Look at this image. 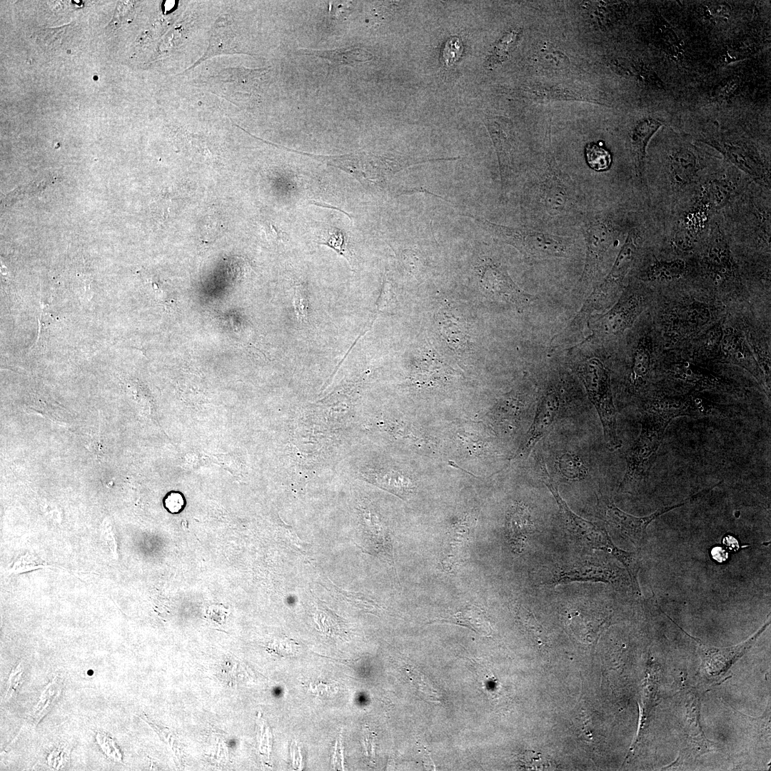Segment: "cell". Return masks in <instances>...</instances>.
Listing matches in <instances>:
<instances>
[{
    "instance_id": "cell-29",
    "label": "cell",
    "mask_w": 771,
    "mask_h": 771,
    "mask_svg": "<svg viewBox=\"0 0 771 771\" xmlns=\"http://www.w3.org/2000/svg\"><path fill=\"white\" fill-rule=\"evenodd\" d=\"M69 749L67 746H60L54 749L48 756V763L54 769L59 770L66 766L69 760Z\"/></svg>"
},
{
    "instance_id": "cell-30",
    "label": "cell",
    "mask_w": 771,
    "mask_h": 771,
    "mask_svg": "<svg viewBox=\"0 0 771 771\" xmlns=\"http://www.w3.org/2000/svg\"><path fill=\"white\" fill-rule=\"evenodd\" d=\"M352 4V2L348 1L334 2L330 8V16L339 20L346 18L353 10Z\"/></svg>"
},
{
    "instance_id": "cell-1",
    "label": "cell",
    "mask_w": 771,
    "mask_h": 771,
    "mask_svg": "<svg viewBox=\"0 0 771 771\" xmlns=\"http://www.w3.org/2000/svg\"><path fill=\"white\" fill-rule=\"evenodd\" d=\"M675 418L671 412L657 404L642 414L640 434L626 455V468L619 485L620 491L631 492L647 478L665 430Z\"/></svg>"
},
{
    "instance_id": "cell-15",
    "label": "cell",
    "mask_w": 771,
    "mask_h": 771,
    "mask_svg": "<svg viewBox=\"0 0 771 771\" xmlns=\"http://www.w3.org/2000/svg\"><path fill=\"white\" fill-rule=\"evenodd\" d=\"M637 248V237L635 231L629 233L608 276L599 285L610 293L614 286L625 276L633 261Z\"/></svg>"
},
{
    "instance_id": "cell-25",
    "label": "cell",
    "mask_w": 771,
    "mask_h": 771,
    "mask_svg": "<svg viewBox=\"0 0 771 771\" xmlns=\"http://www.w3.org/2000/svg\"><path fill=\"white\" fill-rule=\"evenodd\" d=\"M293 303L297 318L301 322H306L308 318V299L301 286L295 288Z\"/></svg>"
},
{
    "instance_id": "cell-18",
    "label": "cell",
    "mask_w": 771,
    "mask_h": 771,
    "mask_svg": "<svg viewBox=\"0 0 771 771\" xmlns=\"http://www.w3.org/2000/svg\"><path fill=\"white\" fill-rule=\"evenodd\" d=\"M486 124L498 155L502 188L504 190L510 178L511 145L506 132L498 123L492 121Z\"/></svg>"
},
{
    "instance_id": "cell-21",
    "label": "cell",
    "mask_w": 771,
    "mask_h": 771,
    "mask_svg": "<svg viewBox=\"0 0 771 771\" xmlns=\"http://www.w3.org/2000/svg\"><path fill=\"white\" fill-rule=\"evenodd\" d=\"M585 156L589 166L595 171L606 170L611 163L610 153L595 143L586 146Z\"/></svg>"
},
{
    "instance_id": "cell-4",
    "label": "cell",
    "mask_w": 771,
    "mask_h": 771,
    "mask_svg": "<svg viewBox=\"0 0 771 771\" xmlns=\"http://www.w3.org/2000/svg\"><path fill=\"white\" fill-rule=\"evenodd\" d=\"M538 183V206L548 219L561 218L578 208L575 187L556 164L550 162Z\"/></svg>"
},
{
    "instance_id": "cell-13",
    "label": "cell",
    "mask_w": 771,
    "mask_h": 771,
    "mask_svg": "<svg viewBox=\"0 0 771 771\" xmlns=\"http://www.w3.org/2000/svg\"><path fill=\"white\" fill-rule=\"evenodd\" d=\"M533 523L527 506L522 504L513 505L507 515L506 529L508 542L513 550L521 553L525 548Z\"/></svg>"
},
{
    "instance_id": "cell-20",
    "label": "cell",
    "mask_w": 771,
    "mask_h": 771,
    "mask_svg": "<svg viewBox=\"0 0 771 771\" xmlns=\"http://www.w3.org/2000/svg\"><path fill=\"white\" fill-rule=\"evenodd\" d=\"M558 465L561 474L567 479L580 480L587 475V468L580 458L574 454L563 453L558 458Z\"/></svg>"
},
{
    "instance_id": "cell-6",
    "label": "cell",
    "mask_w": 771,
    "mask_h": 771,
    "mask_svg": "<svg viewBox=\"0 0 771 771\" xmlns=\"http://www.w3.org/2000/svg\"><path fill=\"white\" fill-rule=\"evenodd\" d=\"M710 490L711 488L705 489L682 502L673 505L660 508L650 515L643 517H636L623 511L612 500L608 498L601 500L600 508L607 523L617 530L623 537L629 539L637 548H640L647 540L646 529L651 522L664 513L693 501L695 498L706 494Z\"/></svg>"
},
{
    "instance_id": "cell-12",
    "label": "cell",
    "mask_w": 771,
    "mask_h": 771,
    "mask_svg": "<svg viewBox=\"0 0 771 771\" xmlns=\"http://www.w3.org/2000/svg\"><path fill=\"white\" fill-rule=\"evenodd\" d=\"M560 408V398L554 390H549L540 398L532 425L523 446L517 455L520 458L528 455L535 445L549 431Z\"/></svg>"
},
{
    "instance_id": "cell-16",
    "label": "cell",
    "mask_w": 771,
    "mask_h": 771,
    "mask_svg": "<svg viewBox=\"0 0 771 771\" xmlns=\"http://www.w3.org/2000/svg\"><path fill=\"white\" fill-rule=\"evenodd\" d=\"M63 687V679L56 675L44 688L36 704L27 715L24 726L35 727L50 711L59 697Z\"/></svg>"
},
{
    "instance_id": "cell-23",
    "label": "cell",
    "mask_w": 771,
    "mask_h": 771,
    "mask_svg": "<svg viewBox=\"0 0 771 771\" xmlns=\"http://www.w3.org/2000/svg\"><path fill=\"white\" fill-rule=\"evenodd\" d=\"M412 676L418 691L423 695L424 698L432 701L440 700L439 692L424 675L416 671Z\"/></svg>"
},
{
    "instance_id": "cell-26",
    "label": "cell",
    "mask_w": 771,
    "mask_h": 771,
    "mask_svg": "<svg viewBox=\"0 0 771 771\" xmlns=\"http://www.w3.org/2000/svg\"><path fill=\"white\" fill-rule=\"evenodd\" d=\"M23 674L24 665L23 662L21 661L15 667L13 668L9 675L6 691L4 696L5 701H8L11 698H12L20 688L24 681Z\"/></svg>"
},
{
    "instance_id": "cell-19",
    "label": "cell",
    "mask_w": 771,
    "mask_h": 771,
    "mask_svg": "<svg viewBox=\"0 0 771 771\" xmlns=\"http://www.w3.org/2000/svg\"><path fill=\"white\" fill-rule=\"evenodd\" d=\"M440 621L467 627L483 635L490 633V625L483 612L472 605L465 606L455 613L441 619Z\"/></svg>"
},
{
    "instance_id": "cell-17",
    "label": "cell",
    "mask_w": 771,
    "mask_h": 771,
    "mask_svg": "<svg viewBox=\"0 0 771 771\" xmlns=\"http://www.w3.org/2000/svg\"><path fill=\"white\" fill-rule=\"evenodd\" d=\"M660 125L661 124L655 119H645L640 122L633 132L631 145L633 161L636 172L640 177L643 175L647 144Z\"/></svg>"
},
{
    "instance_id": "cell-9",
    "label": "cell",
    "mask_w": 771,
    "mask_h": 771,
    "mask_svg": "<svg viewBox=\"0 0 771 771\" xmlns=\"http://www.w3.org/2000/svg\"><path fill=\"white\" fill-rule=\"evenodd\" d=\"M621 570L609 565L592 561H581L561 567L554 573L547 585L556 586L573 582H594L619 585L623 578Z\"/></svg>"
},
{
    "instance_id": "cell-10",
    "label": "cell",
    "mask_w": 771,
    "mask_h": 771,
    "mask_svg": "<svg viewBox=\"0 0 771 771\" xmlns=\"http://www.w3.org/2000/svg\"><path fill=\"white\" fill-rule=\"evenodd\" d=\"M584 236L586 241V258L583 273V282L590 284L597 276L603 257L612 241V231L607 220L594 216L585 225Z\"/></svg>"
},
{
    "instance_id": "cell-22",
    "label": "cell",
    "mask_w": 771,
    "mask_h": 771,
    "mask_svg": "<svg viewBox=\"0 0 771 771\" xmlns=\"http://www.w3.org/2000/svg\"><path fill=\"white\" fill-rule=\"evenodd\" d=\"M517 33L512 31L505 34L496 44L488 61L487 66L493 68L503 62L508 56L510 49L517 39Z\"/></svg>"
},
{
    "instance_id": "cell-27",
    "label": "cell",
    "mask_w": 771,
    "mask_h": 771,
    "mask_svg": "<svg viewBox=\"0 0 771 771\" xmlns=\"http://www.w3.org/2000/svg\"><path fill=\"white\" fill-rule=\"evenodd\" d=\"M96 741L105 755L114 761H121V755L116 746L114 740L106 733L99 732L96 736Z\"/></svg>"
},
{
    "instance_id": "cell-11",
    "label": "cell",
    "mask_w": 771,
    "mask_h": 771,
    "mask_svg": "<svg viewBox=\"0 0 771 771\" xmlns=\"http://www.w3.org/2000/svg\"><path fill=\"white\" fill-rule=\"evenodd\" d=\"M473 525L474 519L470 515H465L450 528L440 558V565L444 571L453 573L467 560Z\"/></svg>"
},
{
    "instance_id": "cell-31",
    "label": "cell",
    "mask_w": 771,
    "mask_h": 771,
    "mask_svg": "<svg viewBox=\"0 0 771 771\" xmlns=\"http://www.w3.org/2000/svg\"><path fill=\"white\" fill-rule=\"evenodd\" d=\"M343 243V235L341 233H338L331 235L329 240L326 242L323 243V244L328 245V246L335 249L338 253L343 255V251L342 248Z\"/></svg>"
},
{
    "instance_id": "cell-24",
    "label": "cell",
    "mask_w": 771,
    "mask_h": 771,
    "mask_svg": "<svg viewBox=\"0 0 771 771\" xmlns=\"http://www.w3.org/2000/svg\"><path fill=\"white\" fill-rule=\"evenodd\" d=\"M462 54L463 44L460 38L453 36L445 42L443 49V57L447 66H449L455 63Z\"/></svg>"
},
{
    "instance_id": "cell-2",
    "label": "cell",
    "mask_w": 771,
    "mask_h": 771,
    "mask_svg": "<svg viewBox=\"0 0 771 771\" xmlns=\"http://www.w3.org/2000/svg\"><path fill=\"white\" fill-rule=\"evenodd\" d=\"M493 236L533 258L545 259L567 257L571 242L558 235L523 227H509L467 214Z\"/></svg>"
},
{
    "instance_id": "cell-3",
    "label": "cell",
    "mask_w": 771,
    "mask_h": 771,
    "mask_svg": "<svg viewBox=\"0 0 771 771\" xmlns=\"http://www.w3.org/2000/svg\"><path fill=\"white\" fill-rule=\"evenodd\" d=\"M578 373L598 413L607 448L618 450L622 443L617 433L616 410L607 369L598 359L592 358L580 364Z\"/></svg>"
},
{
    "instance_id": "cell-7",
    "label": "cell",
    "mask_w": 771,
    "mask_h": 771,
    "mask_svg": "<svg viewBox=\"0 0 771 771\" xmlns=\"http://www.w3.org/2000/svg\"><path fill=\"white\" fill-rule=\"evenodd\" d=\"M478 276L480 288L492 298L509 303L520 309L526 308L534 300L533 296L514 283L504 266L490 258L480 262Z\"/></svg>"
},
{
    "instance_id": "cell-5",
    "label": "cell",
    "mask_w": 771,
    "mask_h": 771,
    "mask_svg": "<svg viewBox=\"0 0 771 771\" xmlns=\"http://www.w3.org/2000/svg\"><path fill=\"white\" fill-rule=\"evenodd\" d=\"M541 470L542 481L553 495L567 529L590 548L610 553L615 544L606 529L575 514L559 494L558 487L552 481L543 463Z\"/></svg>"
},
{
    "instance_id": "cell-8",
    "label": "cell",
    "mask_w": 771,
    "mask_h": 771,
    "mask_svg": "<svg viewBox=\"0 0 771 771\" xmlns=\"http://www.w3.org/2000/svg\"><path fill=\"white\" fill-rule=\"evenodd\" d=\"M770 620L746 641L732 647H715L691 637L697 644L702 666L707 677L716 678L725 673L732 665L745 653L770 625Z\"/></svg>"
},
{
    "instance_id": "cell-28",
    "label": "cell",
    "mask_w": 771,
    "mask_h": 771,
    "mask_svg": "<svg viewBox=\"0 0 771 771\" xmlns=\"http://www.w3.org/2000/svg\"><path fill=\"white\" fill-rule=\"evenodd\" d=\"M521 761L528 769L548 770L552 767L550 760L543 757L540 753L535 752H526L523 755Z\"/></svg>"
},
{
    "instance_id": "cell-14",
    "label": "cell",
    "mask_w": 771,
    "mask_h": 771,
    "mask_svg": "<svg viewBox=\"0 0 771 771\" xmlns=\"http://www.w3.org/2000/svg\"><path fill=\"white\" fill-rule=\"evenodd\" d=\"M297 55L311 56L325 59L331 66L351 65L358 62H366L373 59L371 53L361 47L340 48L331 50L300 49Z\"/></svg>"
}]
</instances>
